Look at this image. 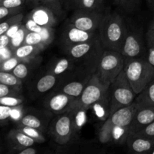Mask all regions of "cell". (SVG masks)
Listing matches in <instances>:
<instances>
[{"mask_svg": "<svg viewBox=\"0 0 154 154\" xmlns=\"http://www.w3.org/2000/svg\"><path fill=\"white\" fill-rule=\"evenodd\" d=\"M98 32L104 49L121 51L128 31L120 15L116 13L104 15Z\"/></svg>", "mask_w": 154, "mask_h": 154, "instance_id": "cell-1", "label": "cell"}, {"mask_svg": "<svg viewBox=\"0 0 154 154\" xmlns=\"http://www.w3.org/2000/svg\"><path fill=\"white\" fill-rule=\"evenodd\" d=\"M66 52L72 60L81 62L85 69L96 72L99 60L103 54L104 48L99 37L90 42L66 47Z\"/></svg>", "mask_w": 154, "mask_h": 154, "instance_id": "cell-2", "label": "cell"}, {"mask_svg": "<svg viewBox=\"0 0 154 154\" xmlns=\"http://www.w3.org/2000/svg\"><path fill=\"white\" fill-rule=\"evenodd\" d=\"M124 72L137 95L154 78V66L143 58L125 60Z\"/></svg>", "mask_w": 154, "mask_h": 154, "instance_id": "cell-3", "label": "cell"}, {"mask_svg": "<svg viewBox=\"0 0 154 154\" xmlns=\"http://www.w3.org/2000/svg\"><path fill=\"white\" fill-rule=\"evenodd\" d=\"M136 95L123 69L109 87L111 115L120 108L131 105Z\"/></svg>", "mask_w": 154, "mask_h": 154, "instance_id": "cell-4", "label": "cell"}, {"mask_svg": "<svg viewBox=\"0 0 154 154\" xmlns=\"http://www.w3.org/2000/svg\"><path fill=\"white\" fill-rule=\"evenodd\" d=\"M125 58L119 51L105 50L99 60L97 71L102 82L111 85L123 71Z\"/></svg>", "mask_w": 154, "mask_h": 154, "instance_id": "cell-5", "label": "cell"}, {"mask_svg": "<svg viewBox=\"0 0 154 154\" xmlns=\"http://www.w3.org/2000/svg\"><path fill=\"white\" fill-rule=\"evenodd\" d=\"M109 87L110 85L102 82L98 72H95L86 84L81 96L76 99L74 106L89 110L95 102L109 93Z\"/></svg>", "mask_w": 154, "mask_h": 154, "instance_id": "cell-6", "label": "cell"}, {"mask_svg": "<svg viewBox=\"0 0 154 154\" xmlns=\"http://www.w3.org/2000/svg\"><path fill=\"white\" fill-rule=\"evenodd\" d=\"M104 14L98 11H86L78 8L72 15L70 23L81 29L88 32H98Z\"/></svg>", "mask_w": 154, "mask_h": 154, "instance_id": "cell-7", "label": "cell"}, {"mask_svg": "<svg viewBox=\"0 0 154 154\" xmlns=\"http://www.w3.org/2000/svg\"><path fill=\"white\" fill-rule=\"evenodd\" d=\"M51 132L57 144H66L70 141L74 132L72 111L62 114L53 122Z\"/></svg>", "mask_w": 154, "mask_h": 154, "instance_id": "cell-8", "label": "cell"}, {"mask_svg": "<svg viewBox=\"0 0 154 154\" xmlns=\"http://www.w3.org/2000/svg\"><path fill=\"white\" fill-rule=\"evenodd\" d=\"M99 32H88L77 28L69 23L64 29L63 42L65 47L72 46L83 42H90L99 38Z\"/></svg>", "mask_w": 154, "mask_h": 154, "instance_id": "cell-9", "label": "cell"}, {"mask_svg": "<svg viewBox=\"0 0 154 154\" xmlns=\"http://www.w3.org/2000/svg\"><path fill=\"white\" fill-rule=\"evenodd\" d=\"M120 53L124 57L125 60L141 58L143 45L140 34L135 32H128Z\"/></svg>", "mask_w": 154, "mask_h": 154, "instance_id": "cell-10", "label": "cell"}, {"mask_svg": "<svg viewBox=\"0 0 154 154\" xmlns=\"http://www.w3.org/2000/svg\"><path fill=\"white\" fill-rule=\"evenodd\" d=\"M76 98L63 92L56 93L47 100L46 107L54 114H62L69 112L75 105Z\"/></svg>", "mask_w": 154, "mask_h": 154, "instance_id": "cell-11", "label": "cell"}, {"mask_svg": "<svg viewBox=\"0 0 154 154\" xmlns=\"http://www.w3.org/2000/svg\"><path fill=\"white\" fill-rule=\"evenodd\" d=\"M153 121L154 106L138 105L130 126L131 133H137Z\"/></svg>", "mask_w": 154, "mask_h": 154, "instance_id": "cell-12", "label": "cell"}, {"mask_svg": "<svg viewBox=\"0 0 154 154\" xmlns=\"http://www.w3.org/2000/svg\"><path fill=\"white\" fill-rule=\"evenodd\" d=\"M29 17L36 23L44 27H54L57 24V16L54 12L45 5H38L33 8Z\"/></svg>", "mask_w": 154, "mask_h": 154, "instance_id": "cell-13", "label": "cell"}, {"mask_svg": "<svg viewBox=\"0 0 154 154\" xmlns=\"http://www.w3.org/2000/svg\"><path fill=\"white\" fill-rule=\"evenodd\" d=\"M138 105L135 101L128 106L120 108L111 115V122L114 126H131Z\"/></svg>", "mask_w": 154, "mask_h": 154, "instance_id": "cell-14", "label": "cell"}, {"mask_svg": "<svg viewBox=\"0 0 154 154\" xmlns=\"http://www.w3.org/2000/svg\"><path fill=\"white\" fill-rule=\"evenodd\" d=\"M54 30L52 27H46L42 32H29L27 33L25 39V43L35 45L44 50L54 40Z\"/></svg>", "mask_w": 154, "mask_h": 154, "instance_id": "cell-15", "label": "cell"}, {"mask_svg": "<svg viewBox=\"0 0 154 154\" xmlns=\"http://www.w3.org/2000/svg\"><path fill=\"white\" fill-rule=\"evenodd\" d=\"M126 144L131 152L136 153H149L154 148L153 138H146L135 133H130Z\"/></svg>", "mask_w": 154, "mask_h": 154, "instance_id": "cell-16", "label": "cell"}, {"mask_svg": "<svg viewBox=\"0 0 154 154\" xmlns=\"http://www.w3.org/2000/svg\"><path fill=\"white\" fill-rule=\"evenodd\" d=\"M8 138L12 144V147H31L35 143L32 138L18 129H11L8 135Z\"/></svg>", "mask_w": 154, "mask_h": 154, "instance_id": "cell-17", "label": "cell"}, {"mask_svg": "<svg viewBox=\"0 0 154 154\" xmlns=\"http://www.w3.org/2000/svg\"><path fill=\"white\" fill-rule=\"evenodd\" d=\"M95 115L100 120L105 121L111 117V107H110L109 93L102 99L95 102L92 106Z\"/></svg>", "mask_w": 154, "mask_h": 154, "instance_id": "cell-18", "label": "cell"}, {"mask_svg": "<svg viewBox=\"0 0 154 154\" xmlns=\"http://www.w3.org/2000/svg\"><path fill=\"white\" fill-rule=\"evenodd\" d=\"M135 101L138 105L154 106V78L138 94V97Z\"/></svg>", "mask_w": 154, "mask_h": 154, "instance_id": "cell-19", "label": "cell"}, {"mask_svg": "<svg viewBox=\"0 0 154 154\" xmlns=\"http://www.w3.org/2000/svg\"><path fill=\"white\" fill-rule=\"evenodd\" d=\"M43 50L38 47L24 43L14 50V56L22 60H29L36 57Z\"/></svg>", "mask_w": 154, "mask_h": 154, "instance_id": "cell-20", "label": "cell"}, {"mask_svg": "<svg viewBox=\"0 0 154 154\" xmlns=\"http://www.w3.org/2000/svg\"><path fill=\"white\" fill-rule=\"evenodd\" d=\"M71 111H72V119H73L74 132H78L82 129L87 122V110L81 107L74 106Z\"/></svg>", "mask_w": 154, "mask_h": 154, "instance_id": "cell-21", "label": "cell"}, {"mask_svg": "<svg viewBox=\"0 0 154 154\" xmlns=\"http://www.w3.org/2000/svg\"><path fill=\"white\" fill-rule=\"evenodd\" d=\"M130 133V126H114L112 131L111 142L117 144H123L124 143H126Z\"/></svg>", "mask_w": 154, "mask_h": 154, "instance_id": "cell-22", "label": "cell"}, {"mask_svg": "<svg viewBox=\"0 0 154 154\" xmlns=\"http://www.w3.org/2000/svg\"><path fill=\"white\" fill-rule=\"evenodd\" d=\"M56 82H57V75L48 72L38 81L36 84V90L40 93H46L54 87Z\"/></svg>", "mask_w": 154, "mask_h": 154, "instance_id": "cell-23", "label": "cell"}, {"mask_svg": "<svg viewBox=\"0 0 154 154\" xmlns=\"http://www.w3.org/2000/svg\"><path fill=\"white\" fill-rule=\"evenodd\" d=\"M87 82H88V81L69 82L62 88V92L77 99L81 95Z\"/></svg>", "mask_w": 154, "mask_h": 154, "instance_id": "cell-24", "label": "cell"}, {"mask_svg": "<svg viewBox=\"0 0 154 154\" xmlns=\"http://www.w3.org/2000/svg\"><path fill=\"white\" fill-rule=\"evenodd\" d=\"M113 127H114V125L110 117L104 121V123L102 124L99 132V140L102 144L111 142Z\"/></svg>", "mask_w": 154, "mask_h": 154, "instance_id": "cell-25", "label": "cell"}, {"mask_svg": "<svg viewBox=\"0 0 154 154\" xmlns=\"http://www.w3.org/2000/svg\"><path fill=\"white\" fill-rule=\"evenodd\" d=\"M28 32L29 30L26 27L25 24H22L20 27L19 30L11 38V43L10 45H9L10 48L14 51L15 49L19 48L22 45H23L25 43V39Z\"/></svg>", "mask_w": 154, "mask_h": 154, "instance_id": "cell-26", "label": "cell"}, {"mask_svg": "<svg viewBox=\"0 0 154 154\" xmlns=\"http://www.w3.org/2000/svg\"><path fill=\"white\" fill-rule=\"evenodd\" d=\"M23 17V13L21 12V13L14 15V16L9 17L6 18L4 20L2 21V23L0 25V35L5 34L8 31V29L13 26L16 25V24L22 23Z\"/></svg>", "mask_w": 154, "mask_h": 154, "instance_id": "cell-27", "label": "cell"}, {"mask_svg": "<svg viewBox=\"0 0 154 154\" xmlns=\"http://www.w3.org/2000/svg\"><path fill=\"white\" fill-rule=\"evenodd\" d=\"M72 59L62 58L60 59L57 62H56L55 64L51 68L49 72L54 74L55 75H60L66 72L68 69L70 68L72 65Z\"/></svg>", "mask_w": 154, "mask_h": 154, "instance_id": "cell-28", "label": "cell"}, {"mask_svg": "<svg viewBox=\"0 0 154 154\" xmlns=\"http://www.w3.org/2000/svg\"><path fill=\"white\" fill-rule=\"evenodd\" d=\"M17 129L22 131L23 132H24L29 137L32 138L36 143H43L45 141V137H44V135H42L39 129L30 127V126H21V125H18Z\"/></svg>", "mask_w": 154, "mask_h": 154, "instance_id": "cell-29", "label": "cell"}, {"mask_svg": "<svg viewBox=\"0 0 154 154\" xmlns=\"http://www.w3.org/2000/svg\"><path fill=\"white\" fill-rule=\"evenodd\" d=\"M18 125L21 126H30V127L35 128L38 129H42L43 127V123L41 121L40 119L36 116L32 114H27V115L23 116L22 118L17 122Z\"/></svg>", "mask_w": 154, "mask_h": 154, "instance_id": "cell-30", "label": "cell"}, {"mask_svg": "<svg viewBox=\"0 0 154 154\" xmlns=\"http://www.w3.org/2000/svg\"><path fill=\"white\" fill-rule=\"evenodd\" d=\"M0 83L8 86H22V80L12 72H0Z\"/></svg>", "mask_w": 154, "mask_h": 154, "instance_id": "cell-31", "label": "cell"}, {"mask_svg": "<svg viewBox=\"0 0 154 154\" xmlns=\"http://www.w3.org/2000/svg\"><path fill=\"white\" fill-rule=\"evenodd\" d=\"M32 60H23L22 62L19 63L16 67L14 68L12 73L16 75L20 79L23 80L27 78L29 72V63Z\"/></svg>", "mask_w": 154, "mask_h": 154, "instance_id": "cell-32", "label": "cell"}, {"mask_svg": "<svg viewBox=\"0 0 154 154\" xmlns=\"http://www.w3.org/2000/svg\"><path fill=\"white\" fill-rule=\"evenodd\" d=\"M41 3L51 9L57 17H60L63 14V9L60 0H41Z\"/></svg>", "mask_w": 154, "mask_h": 154, "instance_id": "cell-33", "label": "cell"}, {"mask_svg": "<svg viewBox=\"0 0 154 154\" xmlns=\"http://www.w3.org/2000/svg\"><path fill=\"white\" fill-rule=\"evenodd\" d=\"M21 86H8L0 83V97L20 95Z\"/></svg>", "mask_w": 154, "mask_h": 154, "instance_id": "cell-34", "label": "cell"}, {"mask_svg": "<svg viewBox=\"0 0 154 154\" xmlns=\"http://www.w3.org/2000/svg\"><path fill=\"white\" fill-rule=\"evenodd\" d=\"M22 61V60L17 57L16 56H14V57H11V58L5 60V61L1 62L0 69H1V71L12 72V71L14 69V68Z\"/></svg>", "mask_w": 154, "mask_h": 154, "instance_id": "cell-35", "label": "cell"}, {"mask_svg": "<svg viewBox=\"0 0 154 154\" xmlns=\"http://www.w3.org/2000/svg\"><path fill=\"white\" fill-rule=\"evenodd\" d=\"M24 99L22 97L17 96H8L4 97H0V105H6L9 107H15L22 105Z\"/></svg>", "mask_w": 154, "mask_h": 154, "instance_id": "cell-36", "label": "cell"}, {"mask_svg": "<svg viewBox=\"0 0 154 154\" xmlns=\"http://www.w3.org/2000/svg\"><path fill=\"white\" fill-rule=\"evenodd\" d=\"M23 7L20 8H6L0 5V20H4L9 17L14 16L18 14L23 12Z\"/></svg>", "mask_w": 154, "mask_h": 154, "instance_id": "cell-37", "label": "cell"}, {"mask_svg": "<svg viewBox=\"0 0 154 154\" xmlns=\"http://www.w3.org/2000/svg\"><path fill=\"white\" fill-rule=\"evenodd\" d=\"M102 0H81L78 8L86 11H98Z\"/></svg>", "mask_w": 154, "mask_h": 154, "instance_id": "cell-38", "label": "cell"}, {"mask_svg": "<svg viewBox=\"0 0 154 154\" xmlns=\"http://www.w3.org/2000/svg\"><path fill=\"white\" fill-rule=\"evenodd\" d=\"M25 26L27 28V29L29 32H42L46 29V27L42 26L36 23L33 20H32L29 17H28L26 20Z\"/></svg>", "mask_w": 154, "mask_h": 154, "instance_id": "cell-39", "label": "cell"}, {"mask_svg": "<svg viewBox=\"0 0 154 154\" xmlns=\"http://www.w3.org/2000/svg\"><path fill=\"white\" fill-rule=\"evenodd\" d=\"M135 134H137V135H141V136L143 137H146V138H153L154 139V121L143 128L139 132Z\"/></svg>", "mask_w": 154, "mask_h": 154, "instance_id": "cell-40", "label": "cell"}, {"mask_svg": "<svg viewBox=\"0 0 154 154\" xmlns=\"http://www.w3.org/2000/svg\"><path fill=\"white\" fill-rule=\"evenodd\" d=\"M26 4V0H0V5L6 8H20Z\"/></svg>", "mask_w": 154, "mask_h": 154, "instance_id": "cell-41", "label": "cell"}, {"mask_svg": "<svg viewBox=\"0 0 154 154\" xmlns=\"http://www.w3.org/2000/svg\"><path fill=\"white\" fill-rule=\"evenodd\" d=\"M14 56V51L10 48V46L0 48V61L3 62L8 59Z\"/></svg>", "mask_w": 154, "mask_h": 154, "instance_id": "cell-42", "label": "cell"}, {"mask_svg": "<svg viewBox=\"0 0 154 154\" xmlns=\"http://www.w3.org/2000/svg\"><path fill=\"white\" fill-rule=\"evenodd\" d=\"M23 105H18V106H15L12 108L11 114V117L12 120L14 121L18 122L21 118L23 117Z\"/></svg>", "mask_w": 154, "mask_h": 154, "instance_id": "cell-43", "label": "cell"}, {"mask_svg": "<svg viewBox=\"0 0 154 154\" xmlns=\"http://www.w3.org/2000/svg\"><path fill=\"white\" fill-rule=\"evenodd\" d=\"M12 150L17 154H35L37 150L32 147H11Z\"/></svg>", "mask_w": 154, "mask_h": 154, "instance_id": "cell-44", "label": "cell"}, {"mask_svg": "<svg viewBox=\"0 0 154 154\" xmlns=\"http://www.w3.org/2000/svg\"><path fill=\"white\" fill-rule=\"evenodd\" d=\"M12 111V107L6 106V105H1L0 106V120L3 121L9 117H11V114Z\"/></svg>", "mask_w": 154, "mask_h": 154, "instance_id": "cell-45", "label": "cell"}, {"mask_svg": "<svg viewBox=\"0 0 154 154\" xmlns=\"http://www.w3.org/2000/svg\"><path fill=\"white\" fill-rule=\"evenodd\" d=\"M136 0H117V5L121 6L125 9H129L133 8Z\"/></svg>", "mask_w": 154, "mask_h": 154, "instance_id": "cell-46", "label": "cell"}, {"mask_svg": "<svg viewBox=\"0 0 154 154\" xmlns=\"http://www.w3.org/2000/svg\"><path fill=\"white\" fill-rule=\"evenodd\" d=\"M146 40L148 48H154V29H148L146 34Z\"/></svg>", "mask_w": 154, "mask_h": 154, "instance_id": "cell-47", "label": "cell"}, {"mask_svg": "<svg viewBox=\"0 0 154 154\" xmlns=\"http://www.w3.org/2000/svg\"><path fill=\"white\" fill-rule=\"evenodd\" d=\"M11 38L5 33V34L0 35V48H5L10 45Z\"/></svg>", "mask_w": 154, "mask_h": 154, "instance_id": "cell-48", "label": "cell"}, {"mask_svg": "<svg viewBox=\"0 0 154 154\" xmlns=\"http://www.w3.org/2000/svg\"><path fill=\"white\" fill-rule=\"evenodd\" d=\"M21 25H22V23L16 24V25L13 26H11V28H9L8 29V31L5 32V34L7 35H8L9 37L11 38L14 35L15 33L19 30L20 27Z\"/></svg>", "mask_w": 154, "mask_h": 154, "instance_id": "cell-49", "label": "cell"}, {"mask_svg": "<svg viewBox=\"0 0 154 154\" xmlns=\"http://www.w3.org/2000/svg\"><path fill=\"white\" fill-rule=\"evenodd\" d=\"M147 61L154 66V48H150L147 54Z\"/></svg>", "mask_w": 154, "mask_h": 154, "instance_id": "cell-50", "label": "cell"}, {"mask_svg": "<svg viewBox=\"0 0 154 154\" xmlns=\"http://www.w3.org/2000/svg\"><path fill=\"white\" fill-rule=\"evenodd\" d=\"M39 3H41V0H26V4L32 8L38 5Z\"/></svg>", "mask_w": 154, "mask_h": 154, "instance_id": "cell-51", "label": "cell"}, {"mask_svg": "<svg viewBox=\"0 0 154 154\" xmlns=\"http://www.w3.org/2000/svg\"><path fill=\"white\" fill-rule=\"evenodd\" d=\"M69 1L72 2H73L74 4L76 5H78V7H79L80 2H81V0H69Z\"/></svg>", "mask_w": 154, "mask_h": 154, "instance_id": "cell-52", "label": "cell"}, {"mask_svg": "<svg viewBox=\"0 0 154 154\" xmlns=\"http://www.w3.org/2000/svg\"><path fill=\"white\" fill-rule=\"evenodd\" d=\"M149 29H154V18H153V20L151 21V23H150Z\"/></svg>", "mask_w": 154, "mask_h": 154, "instance_id": "cell-53", "label": "cell"}, {"mask_svg": "<svg viewBox=\"0 0 154 154\" xmlns=\"http://www.w3.org/2000/svg\"><path fill=\"white\" fill-rule=\"evenodd\" d=\"M148 3L151 5H154V0H147Z\"/></svg>", "mask_w": 154, "mask_h": 154, "instance_id": "cell-54", "label": "cell"}, {"mask_svg": "<svg viewBox=\"0 0 154 154\" xmlns=\"http://www.w3.org/2000/svg\"><path fill=\"white\" fill-rule=\"evenodd\" d=\"M149 153H152V154H154V148L152 150H150V151L149 152Z\"/></svg>", "mask_w": 154, "mask_h": 154, "instance_id": "cell-55", "label": "cell"}, {"mask_svg": "<svg viewBox=\"0 0 154 154\" xmlns=\"http://www.w3.org/2000/svg\"><path fill=\"white\" fill-rule=\"evenodd\" d=\"M114 3H115V4L117 5V0H114Z\"/></svg>", "mask_w": 154, "mask_h": 154, "instance_id": "cell-56", "label": "cell"}]
</instances>
